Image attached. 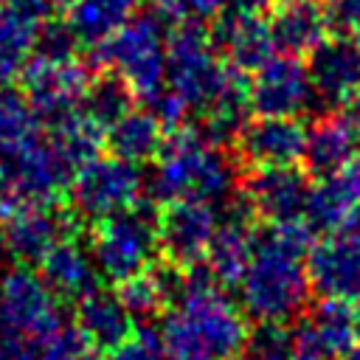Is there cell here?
<instances>
[{
	"label": "cell",
	"instance_id": "cell-13",
	"mask_svg": "<svg viewBox=\"0 0 360 360\" xmlns=\"http://www.w3.org/2000/svg\"><path fill=\"white\" fill-rule=\"evenodd\" d=\"M304 270L309 290L321 298L354 301L360 295V236L346 225L323 233L318 242L312 239L304 256Z\"/></svg>",
	"mask_w": 360,
	"mask_h": 360
},
{
	"label": "cell",
	"instance_id": "cell-30",
	"mask_svg": "<svg viewBox=\"0 0 360 360\" xmlns=\"http://www.w3.org/2000/svg\"><path fill=\"white\" fill-rule=\"evenodd\" d=\"M231 360H292V335L284 323H259Z\"/></svg>",
	"mask_w": 360,
	"mask_h": 360
},
{
	"label": "cell",
	"instance_id": "cell-26",
	"mask_svg": "<svg viewBox=\"0 0 360 360\" xmlns=\"http://www.w3.org/2000/svg\"><path fill=\"white\" fill-rule=\"evenodd\" d=\"M65 25L79 45H98L115 34L138 8V0H68Z\"/></svg>",
	"mask_w": 360,
	"mask_h": 360
},
{
	"label": "cell",
	"instance_id": "cell-36",
	"mask_svg": "<svg viewBox=\"0 0 360 360\" xmlns=\"http://www.w3.org/2000/svg\"><path fill=\"white\" fill-rule=\"evenodd\" d=\"M267 8H270V0H225L222 11H231V14H267Z\"/></svg>",
	"mask_w": 360,
	"mask_h": 360
},
{
	"label": "cell",
	"instance_id": "cell-34",
	"mask_svg": "<svg viewBox=\"0 0 360 360\" xmlns=\"http://www.w3.org/2000/svg\"><path fill=\"white\" fill-rule=\"evenodd\" d=\"M0 360H34L31 343H25L14 332H8L3 323H0Z\"/></svg>",
	"mask_w": 360,
	"mask_h": 360
},
{
	"label": "cell",
	"instance_id": "cell-6",
	"mask_svg": "<svg viewBox=\"0 0 360 360\" xmlns=\"http://www.w3.org/2000/svg\"><path fill=\"white\" fill-rule=\"evenodd\" d=\"M143 200V172L138 163L112 152H98L84 160L65 191V202L79 219H101L127 211Z\"/></svg>",
	"mask_w": 360,
	"mask_h": 360
},
{
	"label": "cell",
	"instance_id": "cell-35",
	"mask_svg": "<svg viewBox=\"0 0 360 360\" xmlns=\"http://www.w3.org/2000/svg\"><path fill=\"white\" fill-rule=\"evenodd\" d=\"M321 3L326 8L329 20L332 22H343V25H349L360 11V0H321Z\"/></svg>",
	"mask_w": 360,
	"mask_h": 360
},
{
	"label": "cell",
	"instance_id": "cell-32",
	"mask_svg": "<svg viewBox=\"0 0 360 360\" xmlns=\"http://www.w3.org/2000/svg\"><path fill=\"white\" fill-rule=\"evenodd\" d=\"M152 3L163 25H177V22L208 25L225 8V0H152Z\"/></svg>",
	"mask_w": 360,
	"mask_h": 360
},
{
	"label": "cell",
	"instance_id": "cell-37",
	"mask_svg": "<svg viewBox=\"0 0 360 360\" xmlns=\"http://www.w3.org/2000/svg\"><path fill=\"white\" fill-rule=\"evenodd\" d=\"M343 118H346V124L352 129V138H354V146L360 152V93L352 101H346V115Z\"/></svg>",
	"mask_w": 360,
	"mask_h": 360
},
{
	"label": "cell",
	"instance_id": "cell-19",
	"mask_svg": "<svg viewBox=\"0 0 360 360\" xmlns=\"http://www.w3.org/2000/svg\"><path fill=\"white\" fill-rule=\"evenodd\" d=\"M211 39L219 56L239 73H253L276 53V42L267 25V14H231L222 11L214 20Z\"/></svg>",
	"mask_w": 360,
	"mask_h": 360
},
{
	"label": "cell",
	"instance_id": "cell-43",
	"mask_svg": "<svg viewBox=\"0 0 360 360\" xmlns=\"http://www.w3.org/2000/svg\"><path fill=\"white\" fill-rule=\"evenodd\" d=\"M0 87H6V84H3V82H0Z\"/></svg>",
	"mask_w": 360,
	"mask_h": 360
},
{
	"label": "cell",
	"instance_id": "cell-39",
	"mask_svg": "<svg viewBox=\"0 0 360 360\" xmlns=\"http://www.w3.org/2000/svg\"><path fill=\"white\" fill-rule=\"evenodd\" d=\"M349 25H352V39H354V42L360 45V11H357V17H354V20L349 22Z\"/></svg>",
	"mask_w": 360,
	"mask_h": 360
},
{
	"label": "cell",
	"instance_id": "cell-10",
	"mask_svg": "<svg viewBox=\"0 0 360 360\" xmlns=\"http://www.w3.org/2000/svg\"><path fill=\"white\" fill-rule=\"evenodd\" d=\"M217 228V208L205 200H163L155 208V242L158 256L174 267H191L202 262L205 248Z\"/></svg>",
	"mask_w": 360,
	"mask_h": 360
},
{
	"label": "cell",
	"instance_id": "cell-4",
	"mask_svg": "<svg viewBox=\"0 0 360 360\" xmlns=\"http://www.w3.org/2000/svg\"><path fill=\"white\" fill-rule=\"evenodd\" d=\"M90 65L115 73L135 98L166 87V28L158 14H132L115 34L90 48Z\"/></svg>",
	"mask_w": 360,
	"mask_h": 360
},
{
	"label": "cell",
	"instance_id": "cell-2",
	"mask_svg": "<svg viewBox=\"0 0 360 360\" xmlns=\"http://www.w3.org/2000/svg\"><path fill=\"white\" fill-rule=\"evenodd\" d=\"M312 245V228L304 219L264 222L256 231L253 256L242 276L239 301L245 315L259 323H287L309 298L304 256Z\"/></svg>",
	"mask_w": 360,
	"mask_h": 360
},
{
	"label": "cell",
	"instance_id": "cell-33",
	"mask_svg": "<svg viewBox=\"0 0 360 360\" xmlns=\"http://www.w3.org/2000/svg\"><path fill=\"white\" fill-rule=\"evenodd\" d=\"M107 360H166L163 343H160V332L152 326H141L135 323V329L129 332V338L115 346Z\"/></svg>",
	"mask_w": 360,
	"mask_h": 360
},
{
	"label": "cell",
	"instance_id": "cell-16",
	"mask_svg": "<svg viewBox=\"0 0 360 360\" xmlns=\"http://www.w3.org/2000/svg\"><path fill=\"white\" fill-rule=\"evenodd\" d=\"M239 160L248 166H287L301 160L304 124L287 115H256L233 138Z\"/></svg>",
	"mask_w": 360,
	"mask_h": 360
},
{
	"label": "cell",
	"instance_id": "cell-42",
	"mask_svg": "<svg viewBox=\"0 0 360 360\" xmlns=\"http://www.w3.org/2000/svg\"><path fill=\"white\" fill-rule=\"evenodd\" d=\"M65 3H68V0H53V6H65Z\"/></svg>",
	"mask_w": 360,
	"mask_h": 360
},
{
	"label": "cell",
	"instance_id": "cell-5",
	"mask_svg": "<svg viewBox=\"0 0 360 360\" xmlns=\"http://www.w3.org/2000/svg\"><path fill=\"white\" fill-rule=\"evenodd\" d=\"M231 65L219 56L208 25L177 22L166 31V87L174 90L188 110L202 112L231 76Z\"/></svg>",
	"mask_w": 360,
	"mask_h": 360
},
{
	"label": "cell",
	"instance_id": "cell-17",
	"mask_svg": "<svg viewBox=\"0 0 360 360\" xmlns=\"http://www.w3.org/2000/svg\"><path fill=\"white\" fill-rule=\"evenodd\" d=\"M360 208V160H349L332 174L315 177L304 202V222L312 233H332L352 222Z\"/></svg>",
	"mask_w": 360,
	"mask_h": 360
},
{
	"label": "cell",
	"instance_id": "cell-24",
	"mask_svg": "<svg viewBox=\"0 0 360 360\" xmlns=\"http://www.w3.org/2000/svg\"><path fill=\"white\" fill-rule=\"evenodd\" d=\"M163 135H166L163 124L146 107H129L112 124H107L104 149L141 166V163L155 160V155L163 143Z\"/></svg>",
	"mask_w": 360,
	"mask_h": 360
},
{
	"label": "cell",
	"instance_id": "cell-27",
	"mask_svg": "<svg viewBox=\"0 0 360 360\" xmlns=\"http://www.w3.org/2000/svg\"><path fill=\"white\" fill-rule=\"evenodd\" d=\"M45 132L42 115L20 87H0V160L28 152Z\"/></svg>",
	"mask_w": 360,
	"mask_h": 360
},
{
	"label": "cell",
	"instance_id": "cell-23",
	"mask_svg": "<svg viewBox=\"0 0 360 360\" xmlns=\"http://www.w3.org/2000/svg\"><path fill=\"white\" fill-rule=\"evenodd\" d=\"M354 138L343 115H321L309 127H304L301 163L312 177H323L354 160Z\"/></svg>",
	"mask_w": 360,
	"mask_h": 360
},
{
	"label": "cell",
	"instance_id": "cell-38",
	"mask_svg": "<svg viewBox=\"0 0 360 360\" xmlns=\"http://www.w3.org/2000/svg\"><path fill=\"white\" fill-rule=\"evenodd\" d=\"M338 360H360V340H357L352 349H346V352H343Z\"/></svg>",
	"mask_w": 360,
	"mask_h": 360
},
{
	"label": "cell",
	"instance_id": "cell-8",
	"mask_svg": "<svg viewBox=\"0 0 360 360\" xmlns=\"http://www.w3.org/2000/svg\"><path fill=\"white\" fill-rule=\"evenodd\" d=\"M0 323L37 346L62 323V301L31 264H14L0 276Z\"/></svg>",
	"mask_w": 360,
	"mask_h": 360
},
{
	"label": "cell",
	"instance_id": "cell-20",
	"mask_svg": "<svg viewBox=\"0 0 360 360\" xmlns=\"http://www.w3.org/2000/svg\"><path fill=\"white\" fill-rule=\"evenodd\" d=\"M37 273L51 287V292L59 301H68V304H76L79 298L93 292L98 287V278H101L90 250L82 248L76 242V236H68V239L56 242L37 262Z\"/></svg>",
	"mask_w": 360,
	"mask_h": 360
},
{
	"label": "cell",
	"instance_id": "cell-25",
	"mask_svg": "<svg viewBox=\"0 0 360 360\" xmlns=\"http://www.w3.org/2000/svg\"><path fill=\"white\" fill-rule=\"evenodd\" d=\"M45 141L48 146L76 172L84 160L104 152V127L87 115L82 107L62 112L56 118H48L45 124Z\"/></svg>",
	"mask_w": 360,
	"mask_h": 360
},
{
	"label": "cell",
	"instance_id": "cell-22",
	"mask_svg": "<svg viewBox=\"0 0 360 360\" xmlns=\"http://www.w3.org/2000/svg\"><path fill=\"white\" fill-rule=\"evenodd\" d=\"M73 309H76L73 326L101 354H110L115 346H121L129 338V332L135 329V323H138L124 309V304L118 301V295L110 292V290H101V287H96L84 298H79L73 304Z\"/></svg>",
	"mask_w": 360,
	"mask_h": 360
},
{
	"label": "cell",
	"instance_id": "cell-9",
	"mask_svg": "<svg viewBox=\"0 0 360 360\" xmlns=\"http://www.w3.org/2000/svg\"><path fill=\"white\" fill-rule=\"evenodd\" d=\"M93 79V68L73 53L31 51L20 70V90L42 115V121L70 112L82 104L84 90Z\"/></svg>",
	"mask_w": 360,
	"mask_h": 360
},
{
	"label": "cell",
	"instance_id": "cell-1",
	"mask_svg": "<svg viewBox=\"0 0 360 360\" xmlns=\"http://www.w3.org/2000/svg\"><path fill=\"white\" fill-rule=\"evenodd\" d=\"M166 360H231L248 335L242 307L197 262L183 267L180 290L160 321Z\"/></svg>",
	"mask_w": 360,
	"mask_h": 360
},
{
	"label": "cell",
	"instance_id": "cell-14",
	"mask_svg": "<svg viewBox=\"0 0 360 360\" xmlns=\"http://www.w3.org/2000/svg\"><path fill=\"white\" fill-rule=\"evenodd\" d=\"M248 98L250 112L256 115L298 118L315 101L307 65L298 56L276 51L264 65L253 70V79L248 82Z\"/></svg>",
	"mask_w": 360,
	"mask_h": 360
},
{
	"label": "cell",
	"instance_id": "cell-7",
	"mask_svg": "<svg viewBox=\"0 0 360 360\" xmlns=\"http://www.w3.org/2000/svg\"><path fill=\"white\" fill-rule=\"evenodd\" d=\"M87 250L98 267V276L110 278L112 284L143 270L158 256L155 211L141 200L127 211L93 219Z\"/></svg>",
	"mask_w": 360,
	"mask_h": 360
},
{
	"label": "cell",
	"instance_id": "cell-41",
	"mask_svg": "<svg viewBox=\"0 0 360 360\" xmlns=\"http://www.w3.org/2000/svg\"><path fill=\"white\" fill-rule=\"evenodd\" d=\"M354 301H357V307H354V315H357V326H360V295H357Z\"/></svg>",
	"mask_w": 360,
	"mask_h": 360
},
{
	"label": "cell",
	"instance_id": "cell-3",
	"mask_svg": "<svg viewBox=\"0 0 360 360\" xmlns=\"http://www.w3.org/2000/svg\"><path fill=\"white\" fill-rule=\"evenodd\" d=\"M236 166L219 143L208 141L197 127L166 129L155 155V197L163 200H205L217 202L233 194Z\"/></svg>",
	"mask_w": 360,
	"mask_h": 360
},
{
	"label": "cell",
	"instance_id": "cell-21",
	"mask_svg": "<svg viewBox=\"0 0 360 360\" xmlns=\"http://www.w3.org/2000/svg\"><path fill=\"white\" fill-rule=\"evenodd\" d=\"M267 25L278 53L307 56L329 34L332 20L321 0H278Z\"/></svg>",
	"mask_w": 360,
	"mask_h": 360
},
{
	"label": "cell",
	"instance_id": "cell-15",
	"mask_svg": "<svg viewBox=\"0 0 360 360\" xmlns=\"http://www.w3.org/2000/svg\"><path fill=\"white\" fill-rule=\"evenodd\" d=\"M312 93L326 107H340L360 93V45L352 37H323L307 53Z\"/></svg>",
	"mask_w": 360,
	"mask_h": 360
},
{
	"label": "cell",
	"instance_id": "cell-12",
	"mask_svg": "<svg viewBox=\"0 0 360 360\" xmlns=\"http://www.w3.org/2000/svg\"><path fill=\"white\" fill-rule=\"evenodd\" d=\"M309 177L295 163L287 166H250L239 183L242 205L262 222H287L304 217Z\"/></svg>",
	"mask_w": 360,
	"mask_h": 360
},
{
	"label": "cell",
	"instance_id": "cell-29",
	"mask_svg": "<svg viewBox=\"0 0 360 360\" xmlns=\"http://www.w3.org/2000/svg\"><path fill=\"white\" fill-rule=\"evenodd\" d=\"M132 101H135V96L129 93V87L115 73L104 70V73H98V76L90 79V84H87L84 98H82L79 107L87 115H93L107 129V124H112L121 112H127L132 107Z\"/></svg>",
	"mask_w": 360,
	"mask_h": 360
},
{
	"label": "cell",
	"instance_id": "cell-40",
	"mask_svg": "<svg viewBox=\"0 0 360 360\" xmlns=\"http://www.w3.org/2000/svg\"><path fill=\"white\" fill-rule=\"evenodd\" d=\"M349 228H352V231H354V233L360 236V208L354 211V217H352V222H349Z\"/></svg>",
	"mask_w": 360,
	"mask_h": 360
},
{
	"label": "cell",
	"instance_id": "cell-11",
	"mask_svg": "<svg viewBox=\"0 0 360 360\" xmlns=\"http://www.w3.org/2000/svg\"><path fill=\"white\" fill-rule=\"evenodd\" d=\"M76 211L62 202L22 205L0 217V242L17 264H37L56 242L79 233Z\"/></svg>",
	"mask_w": 360,
	"mask_h": 360
},
{
	"label": "cell",
	"instance_id": "cell-31",
	"mask_svg": "<svg viewBox=\"0 0 360 360\" xmlns=\"http://www.w3.org/2000/svg\"><path fill=\"white\" fill-rule=\"evenodd\" d=\"M37 346L39 349L34 360H96L101 357V352H96L76 326H59L51 338H45Z\"/></svg>",
	"mask_w": 360,
	"mask_h": 360
},
{
	"label": "cell",
	"instance_id": "cell-28",
	"mask_svg": "<svg viewBox=\"0 0 360 360\" xmlns=\"http://www.w3.org/2000/svg\"><path fill=\"white\" fill-rule=\"evenodd\" d=\"M307 323L312 326L315 338L321 340L329 360H338L346 349H352L360 340V326L352 301L343 298H323L315 312H309Z\"/></svg>",
	"mask_w": 360,
	"mask_h": 360
},
{
	"label": "cell",
	"instance_id": "cell-18",
	"mask_svg": "<svg viewBox=\"0 0 360 360\" xmlns=\"http://www.w3.org/2000/svg\"><path fill=\"white\" fill-rule=\"evenodd\" d=\"M253 242H256V231L250 225V211L239 200V205H233L222 219H217L214 236L202 256L208 276L222 290L236 287L242 281L253 256Z\"/></svg>",
	"mask_w": 360,
	"mask_h": 360
}]
</instances>
